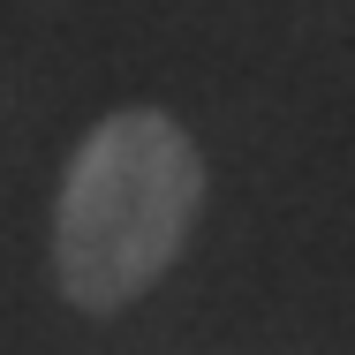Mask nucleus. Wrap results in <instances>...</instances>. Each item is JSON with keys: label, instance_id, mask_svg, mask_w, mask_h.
Segmentation results:
<instances>
[{"label": "nucleus", "instance_id": "obj_1", "mask_svg": "<svg viewBox=\"0 0 355 355\" xmlns=\"http://www.w3.org/2000/svg\"><path fill=\"white\" fill-rule=\"evenodd\" d=\"M197 212H205V151L174 114L121 106L91 121L69 151L61 205H53L61 295L91 318L129 310L189 250Z\"/></svg>", "mask_w": 355, "mask_h": 355}]
</instances>
